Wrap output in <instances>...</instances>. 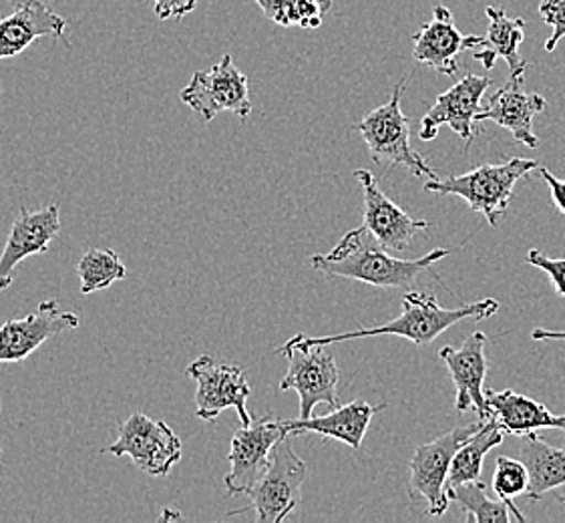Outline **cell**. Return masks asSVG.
I'll list each match as a JSON object with an SVG mask.
<instances>
[{"label":"cell","mask_w":565,"mask_h":523,"mask_svg":"<svg viewBox=\"0 0 565 523\" xmlns=\"http://www.w3.org/2000/svg\"><path fill=\"white\" fill-rule=\"evenodd\" d=\"M451 248H437L415 260L396 258L371 238L366 230L347 232L339 244L327 254H315L310 264L317 273L332 278H349L376 288H405L415 285L418 274L429 270L437 262L447 258Z\"/></svg>","instance_id":"1"},{"label":"cell","mask_w":565,"mask_h":523,"mask_svg":"<svg viewBox=\"0 0 565 523\" xmlns=\"http://www.w3.org/2000/svg\"><path fill=\"white\" fill-rule=\"evenodd\" d=\"M499 310L498 300L486 298L479 300L476 305H465L459 308H443L437 298L427 292H417L408 290L403 298V312L395 320H388L383 327H373V329H356L342 334H330V337H306L305 341L310 344H327L332 346L337 342L354 341V339H369V337H401L407 341L423 346L430 344L443 332L455 327L461 320H487L491 319Z\"/></svg>","instance_id":"2"},{"label":"cell","mask_w":565,"mask_h":523,"mask_svg":"<svg viewBox=\"0 0 565 523\" xmlns=\"http://www.w3.org/2000/svg\"><path fill=\"white\" fill-rule=\"evenodd\" d=\"M537 170V161L513 158L503 163H483L476 170L447 180H429L423 188L433 194L461 198L473 212L486 216L489 226H498L499 220L508 212L515 183Z\"/></svg>","instance_id":"3"},{"label":"cell","mask_w":565,"mask_h":523,"mask_svg":"<svg viewBox=\"0 0 565 523\" xmlns=\"http://www.w3.org/2000/svg\"><path fill=\"white\" fill-rule=\"evenodd\" d=\"M278 353L288 359V371L280 381V391H296L300 398V417L308 419L315 415V407L327 403L328 407H339V364L327 344H310L305 334L282 344Z\"/></svg>","instance_id":"4"},{"label":"cell","mask_w":565,"mask_h":523,"mask_svg":"<svg viewBox=\"0 0 565 523\" xmlns=\"http://www.w3.org/2000/svg\"><path fill=\"white\" fill-rule=\"evenodd\" d=\"M407 81H401L393 92L388 103L364 115L354 126V131L361 134L371 158L383 166H403L413 175L429 180H437V173L430 170L429 163L418 156V151L411 146V124L407 115L401 109V102L405 95Z\"/></svg>","instance_id":"5"},{"label":"cell","mask_w":565,"mask_h":523,"mask_svg":"<svg viewBox=\"0 0 565 523\" xmlns=\"http://www.w3.org/2000/svg\"><path fill=\"white\" fill-rule=\"evenodd\" d=\"M481 423L455 427L430 444L418 445L408 461V495L413 501H423L430 517H441L449 510L447 478L451 471L452 457L457 449L481 429Z\"/></svg>","instance_id":"6"},{"label":"cell","mask_w":565,"mask_h":523,"mask_svg":"<svg viewBox=\"0 0 565 523\" xmlns=\"http://www.w3.org/2000/svg\"><path fill=\"white\" fill-rule=\"evenodd\" d=\"M308 466L296 456L288 437L274 447L270 463L249 491V508L260 523H280L295 512L302 498Z\"/></svg>","instance_id":"7"},{"label":"cell","mask_w":565,"mask_h":523,"mask_svg":"<svg viewBox=\"0 0 565 523\" xmlns=\"http://www.w3.org/2000/svg\"><path fill=\"white\" fill-rule=\"evenodd\" d=\"M115 457H129L149 478L170 476L181 459V439L166 421H153L146 413H134L121 423L119 435L107 449Z\"/></svg>","instance_id":"8"},{"label":"cell","mask_w":565,"mask_h":523,"mask_svg":"<svg viewBox=\"0 0 565 523\" xmlns=\"http://www.w3.org/2000/svg\"><path fill=\"white\" fill-rule=\"evenodd\" d=\"M188 376L198 385L195 415L204 421H215L226 409L238 413L239 423L254 421L248 410L249 385L246 373L236 364L220 363L214 356H198L188 366Z\"/></svg>","instance_id":"9"},{"label":"cell","mask_w":565,"mask_h":523,"mask_svg":"<svg viewBox=\"0 0 565 523\" xmlns=\"http://www.w3.org/2000/svg\"><path fill=\"white\" fill-rule=\"evenodd\" d=\"M181 102L207 124L224 111L238 115L242 121H246L252 114L248 77L234 65L232 55H224L210 71L193 73L192 79L181 92Z\"/></svg>","instance_id":"10"},{"label":"cell","mask_w":565,"mask_h":523,"mask_svg":"<svg viewBox=\"0 0 565 523\" xmlns=\"http://www.w3.org/2000/svg\"><path fill=\"white\" fill-rule=\"evenodd\" d=\"M290 437L284 421L271 419L270 415L242 425L230 445V473L224 485L230 495H248L260 481L266 467L270 463L274 447Z\"/></svg>","instance_id":"11"},{"label":"cell","mask_w":565,"mask_h":523,"mask_svg":"<svg viewBox=\"0 0 565 523\" xmlns=\"http://www.w3.org/2000/svg\"><path fill=\"white\" fill-rule=\"evenodd\" d=\"M364 198V224L362 228L371 234L388 252H405L413 244L418 232L430 230L427 220H415L381 190L369 170L354 171Z\"/></svg>","instance_id":"12"},{"label":"cell","mask_w":565,"mask_h":523,"mask_svg":"<svg viewBox=\"0 0 565 523\" xmlns=\"http://www.w3.org/2000/svg\"><path fill=\"white\" fill-rule=\"evenodd\" d=\"M493 85L489 75H465L463 79L455 83L449 92L441 93L435 105L430 107L425 117L420 119L418 137L423 141H433L439 136L441 126L451 127L457 136L467 143L473 141V126L477 124V115L483 111V95Z\"/></svg>","instance_id":"13"},{"label":"cell","mask_w":565,"mask_h":523,"mask_svg":"<svg viewBox=\"0 0 565 523\" xmlns=\"http://www.w3.org/2000/svg\"><path fill=\"white\" fill-rule=\"evenodd\" d=\"M75 312L61 310L57 300H43L33 314L7 320L0 327V363H23L49 339L79 327Z\"/></svg>","instance_id":"14"},{"label":"cell","mask_w":565,"mask_h":523,"mask_svg":"<svg viewBox=\"0 0 565 523\" xmlns=\"http://www.w3.org/2000/svg\"><path fill=\"white\" fill-rule=\"evenodd\" d=\"M486 346V332L477 330L471 337L465 339L461 346H443L439 353V359L449 369V375L455 385V409L467 413L471 407H476L481 421L489 419L486 388H483L487 371H489Z\"/></svg>","instance_id":"15"},{"label":"cell","mask_w":565,"mask_h":523,"mask_svg":"<svg viewBox=\"0 0 565 523\" xmlns=\"http://www.w3.org/2000/svg\"><path fill=\"white\" fill-rule=\"evenodd\" d=\"M61 232V210L58 204H49L43 210L29 212L21 207L12 222L4 250L0 254V292L12 285V274L21 262L49 252L51 242Z\"/></svg>","instance_id":"16"},{"label":"cell","mask_w":565,"mask_h":523,"mask_svg":"<svg viewBox=\"0 0 565 523\" xmlns=\"http://www.w3.org/2000/svg\"><path fill=\"white\" fill-rule=\"evenodd\" d=\"M483 36L477 34H463L452 19V12L447 7L433 9V21L425 23L417 33L413 34V57L420 65L437 71L445 77H455L459 67V55L481 45Z\"/></svg>","instance_id":"17"},{"label":"cell","mask_w":565,"mask_h":523,"mask_svg":"<svg viewBox=\"0 0 565 523\" xmlns=\"http://www.w3.org/2000/svg\"><path fill=\"white\" fill-rule=\"evenodd\" d=\"M545 99L537 93L523 92V79L505 83L501 89L489 97L487 107L477 115L479 121H493L499 127L508 129L515 141L525 148L535 149L540 139L533 131V119L545 111Z\"/></svg>","instance_id":"18"},{"label":"cell","mask_w":565,"mask_h":523,"mask_svg":"<svg viewBox=\"0 0 565 523\" xmlns=\"http://www.w3.org/2000/svg\"><path fill=\"white\" fill-rule=\"evenodd\" d=\"M67 21L51 11L43 0H29L12 14L0 19V61L19 57L41 36L63 39Z\"/></svg>","instance_id":"19"},{"label":"cell","mask_w":565,"mask_h":523,"mask_svg":"<svg viewBox=\"0 0 565 523\" xmlns=\"http://www.w3.org/2000/svg\"><path fill=\"white\" fill-rule=\"evenodd\" d=\"M489 417L498 423L505 435H527L540 429H557L565 433V415H554L542 403L520 395L511 388L486 391Z\"/></svg>","instance_id":"20"},{"label":"cell","mask_w":565,"mask_h":523,"mask_svg":"<svg viewBox=\"0 0 565 523\" xmlns=\"http://www.w3.org/2000/svg\"><path fill=\"white\" fill-rule=\"evenodd\" d=\"M487 33L476 51L473 58L479 61L486 71L495 67V61L503 58L508 63L509 73L513 79H525L527 61L521 57L520 49L525 39V21L509 17L503 7H487Z\"/></svg>","instance_id":"21"},{"label":"cell","mask_w":565,"mask_h":523,"mask_svg":"<svg viewBox=\"0 0 565 523\" xmlns=\"http://www.w3.org/2000/svg\"><path fill=\"white\" fill-rule=\"evenodd\" d=\"M385 409V405H369L366 401L356 398L349 405H339L332 413L322 417H308V419H288L284 425L288 427L290 435L302 433H318L322 437H332L340 444H347L352 449H361L364 435L369 431V425L373 421L379 410Z\"/></svg>","instance_id":"22"},{"label":"cell","mask_w":565,"mask_h":523,"mask_svg":"<svg viewBox=\"0 0 565 523\" xmlns=\"http://www.w3.org/2000/svg\"><path fill=\"white\" fill-rule=\"evenodd\" d=\"M520 451L521 461L530 469V500H542L545 493L565 485V447H552L537 433H527Z\"/></svg>","instance_id":"23"},{"label":"cell","mask_w":565,"mask_h":523,"mask_svg":"<svg viewBox=\"0 0 565 523\" xmlns=\"http://www.w3.org/2000/svg\"><path fill=\"white\" fill-rule=\"evenodd\" d=\"M503 437H505V433L501 431L498 423L489 417L481 425V429L473 433L457 449V453L452 457L449 478H447V490L467 483V481H477L481 476V469H483V459L491 449H495V447L503 444Z\"/></svg>","instance_id":"24"},{"label":"cell","mask_w":565,"mask_h":523,"mask_svg":"<svg viewBox=\"0 0 565 523\" xmlns=\"http://www.w3.org/2000/svg\"><path fill=\"white\" fill-rule=\"evenodd\" d=\"M447 493L449 500L461 505L467 523H508L511 520L520 522L508 501L491 500L487 495V485L479 479L449 488Z\"/></svg>","instance_id":"25"},{"label":"cell","mask_w":565,"mask_h":523,"mask_svg":"<svg viewBox=\"0 0 565 523\" xmlns=\"http://www.w3.org/2000/svg\"><path fill=\"white\" fill-rule=\"evenodd\" d=\"M77 274H79L81 292L93 295L119 280H125L127 268L117 252L109 248H90L83 254V258L77 264Z\"/></svg>","instance_id":"26"},{"label":"cell","mask_w":565,"mask_h":523,"mask_svg":"<svg viewBox=\"0 0 565 523\" xmlns=\"http://www.w3.org/2000/svg\"><path fill=\"white\" fill-rule=\"evenodd\" d=\"M271 23L280 26L318 29L324 14L332 9V0H254Z\"/></svg>","instance_id":"27"},{"label":"cell","mask_w":565,"mask_h":523,"mask_svg":"<svg viewBox=\"0 0 565 523\" xmlns=\"http://www.w3.org/2000/svg\"><path fill=\"white\" fill-rule=\"evenodd\" d=\"M530 490V469L520 461V459H511V457H498L495 463V476H493V491L498 493L499 500L508 501L511 510L518 515L521 523L527 517L523 515L521 510L515 505L518 495H527Z\"/></svg>","instance_id":"28"},{"label":"cell","mask_w":565,"mask_h":523,"mask_svg":"<svg viewBox=\"0 0 565 523\" xmlns=\"http://www.w3.org/2000/svg\"><path fill=\"white\" fill-rule=\"evenodd\" d=\"M540 14H542L543 23L550 24L554 29V34L545 43V51L552 53L565 36V0H542Z\"/></svg>","instance_id":"29"},{"label":"cell","mask_w":565,"mask_h":523,"mask_svg":"<svg viewBox=\"0 0 565 523\" xmlns=\"http://www.w3.org/2000/svg\"><path fill=\"white\" fill-rule=\"evenodd\" d=\"M527 262L552 278L555 292L565 296V258H550L543 252L530 250Z\"/></svg>","instance_id":"30"},{"label":"cell","mask_w":565,"mask_h":523,"mask_svg":"<svg viewBox=\"0 0 565 523\" xmlns=\"http://www.w3.org/2000/svg\"><path fill=\"white\" fill-rule=\"evenodd\" d=\"M151 2H153L156 17L161 21H170V19L180 21L198 7V0H151Z\"/></svg>","instance_id":"31"},{"label":"cell","mask_w":565,"mask_h":523,"mask_svg":"<svg viewBox=\"0 0 565 523\" xmlns=\"http://www.w3.org/2000/svg\"><path fill=\"white\" fill-rule=\"evenodd\" d=\"M537 173L542 175L543 182L547 183L555 207L565 216V180H559L557 175H554L550 170H545L542 166H540Z\"/></svg>","instance_id":"32"},{"label":"cell","mask_w":565,"mask_h":523,"mask_svg":"<svg viewBox=\"0 0 565 523\" xmlns=\"http://www.w3.org/2000/svg\"><path fill=\"white\" fill-rule=\"evenodd\" d=\"M533 341H565V330L535 329L532 332Z\"/></svg>","instance_id":"33"},{"label":"cell","mask_w":565,"mask_h":523,"mask_svg":"<svg viewBox=\"0 0 565 523\" xmlns=\"http://www.w3.org/2000/svg\"><path fill=\"white\" fill-rule=\"evenodd\" d=\"M11 2L12 9H19V7H23V4H26L29 0H9Z\"/></svg>","instance_id":"34"},{"label":"cell","mask_w":565,"mask_h":523,"mask_svg":"<svg viewBox=\"0 0 565 523\" xmlns=\"http://www.w3.org/2000/svg\"><path fill=\"white\" fill-rule=\"evenodd\" d=\"M559 503H562V505H564L565 508V495H562V498H559Z\"/></svg>","instance_id":"35"},{"label":"cell","mask_w":565,"mask_h":523,"mask_svg":"<svg viewBox=\"0 0 565 523\" xmlns=\"http://www.w3.org/2000/svg\"><path fill=\"white\" fill-rule=\"evenodd\" d=\"M0 457H2V447H0Z\"/></svg>","instance_id":"36"}]
</instances>
